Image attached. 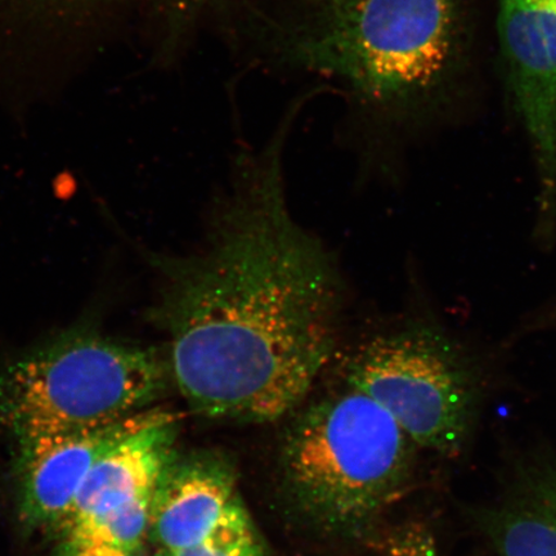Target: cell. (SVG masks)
<instances>
[{
    "instance_id": "cell-18",
    "label": "cell",
    "mask_w": 556,
    "mask_h": 556,
    "mask_svg": "<svg viewBox=\"0 0 556 556\" xmlns=\"http://www.w3.org/2000/svg\"><path fill=\"white\" fill-rule=\"evenodd\" d=\"M155 556H169L168 554H166L165 552H162V553H159L157 555Z\"/></svg>"
},
{
    "instance_id": "cell-15",
    "label": "cell",
    "mask_w": 556,
    "mask_h": 556,
    "mask_svg": "<svg viewBox=\"0 0 556 556\" xmlns=\"http://www.w3.org/2000/svg\"><path fill=\"white\" fill-rule=\"evenodd\" d=\"M58 556H143L142 552L127 553L117 548L97 544V542L62 538Z\"/></svg>"
},
{
    "instance_id": "cell-13",
    "label": "cell",
    "mask_w": 556,
    "mask_h": 556,
    "mask_svg": "<svg viewBox=\"0 0 556 556\" xmlns=\"http://www.w3.org/2000/svg\"><path fill=\"white\" fill-rule=\"evenodd\" d=\"M166 554L169 556H264L263 546L249 518L222 528L203 544Z\"/></svg>"
},
{
    "instance_id": "cell-2",
    "label": "cell",
    "mask_w": 556,
    "mask_h": 556,
    "mask_svg": "<svg viewBox=\"0 0 556 556\" xmlns=\"http://www.w3.org/2000/svg\"><path fill=\"white\" fill-rule=\"evenodd\" d=\"M262 25L277 62L338 81L379 127L432 113L469 58V0H299Z\"/></svg>"
},
{
    "instance_id": "cell-17",
    "label": "cell",
    "mask_w": 556,
    "mask_h": 556,
    "mask_svg": "<svg viewBox=\"0 0 556 556\" xmlns=\"http://www.w3.org/2000/svg\"><path fill=\"white\" fill-rule=\"evenodd\" d=\"M526 2H530V0H498V5L517 4V3H526Z\"/></svg>"
},
{
    "instance_id": "cell-10",
    "label": "cell",
    "mask_w": 556,
    "mask_h": 556,
    "mask_svg": "<svg viewBox=\"0 0 556 556\" xmlns=\"http://www.w3.org/2000/svg\"><path fill=\"white\" fill-rule=\"evenodd\" d=\"M478 521L497 556H556V465H527Z\"/></svg>"
},
{
    "instance_id": "cell-14",
    "label": "cell",
    "mask_w": 556,
    "mask_h": 556,
    "mask_svg": "<svg viewBox=\"0 0 556 556\" xmlns=\"http://www.w3.org/2000/svg\"><path fill=\"white\" fill-rule=\"evenodd\" d=\"M380 546L387 556H440L433 534L417 523L395 528L381 540Z\"/></svg>"
},
{
    "instance_id": "cell-16",
    "label": "cell",
    "mask_w": 556,
    "mask_h": 556,
    "mask_svg": "<svg viewBox=\"0 0 556 556\" xmlns=\"http://www.w3.org/2000/svg\"><path fill=\"white\" fill-rule=\"evenodd\" d=\"M542 311V319L547 330H556V299H553L551 303Z\"/></svg>"
},
{
    "instance_id": "cell-5",
    "label": "cell",
    "mask_w": 556,
    "mask_h": 556,
    "mask_svg": "<svg viewBox=\"0 0 556 556\" xmlns=\"http://www.w3.org/2000/svg\"><path fill=\"white\" fill-rule=\"evenodd\" d=\"M485 358L435 317L408 319L361 345L348 382L417 446L460 455L483 399Z\"/></svg>"
},
{
    "instance_id": "cell-3",
    "label": "cell",
    "mask_w": 556,
    "mask_h": 556,
    "mask_svg": "<svg viewBox=\"0 0 556 556\" xmlns=\"http://www.w3.org/2000/svg\"><path fill=\"white\" fill-rule=\"evenodd\" d=\"M173 381L168 352L79 324L0 370V424L17 443L106 426L142 412Z\"/></svg>"
},
{
    "instance_id": "cell-7",
    "label": "cell",
    "mask_w": 556,
    "mask_h": 556,
    "mask_svg": "<svg viewBox=\"0 0 556 556\" xmlns=\"http://www.w3.org/2000/svg\"><path fill=\"white\" fill-rule=\"evenodd\" d=\"M139 413L106 426L18 442V514L24 526L64 527L89 471L136 426Z\"/></svg>"
},
{
    "instance_id": "cell-9",
    "label": "cell",
    "mask_w": 556,
    "mask_h": 556,
    "mask_svg": "<svg viewBox=\"0 0 556 556\" xmlns=\"http://www.w3.org/2000/svg\"><path fill=\"white\" fill-rule=\"evenodd\" d=\"M177 426V416L164 409L139 413L136 426L89 471L62 533L116 506L154 495L173 460Z\"/></svg>"
},
{
    "instance_id": "cell-1",
    "label": "cell",
    "mask_w": 556,
    "mask_h": 556,
    "mask_svg": "<svg viewBox=\"0 0 556 556\" xmlns=\"http://www.w3.org/2000/svg\"><path fill=\"white\" fill-rule=\"evenodd\" d=\"M293 116L262 150L239 157L194 252L146 255L160 277L148 319L169 339L179 392L208 419H281L307 397L338 344L342 275L294 218L285 187Z\"/></svg>"
},
{
    "instance_id": "cell-8",
    "label": "cell",
    "mask_w": 556,
    "mask_h": 556,
    "mask_svg": "<svg viewBox=\"0 0 556 556\" xmlns=\"http://www.w3.org/2000/svg\"><path fill=\"white\" fill-rule=\"evenodd\" d=\"M247 518L227 464L206 456L172 460L152 498L150 536L162 552H178Z\"/></svg>"
},
{
    "instance_id": "cell-6",
    "label": "cell",
    "mask_w": 556,
    "mask_h": 556,
    "mask_svg": "<svg viewBox=\"0 0 556 556\" xmlns=\"http://www.w3.org/2000/svg\"><path fill=\"white\" fill-rule=\"evenodd\" d=\"M497 35L539 179L538 235L556 233V0L498 5Z\"/></svg>"
},
{
    "instance_id": "cell-4",
    "label": "cell",
    "mask_w": 556,
    "mask_h": 556,
    "mask_svg": "<svg viewBox=\"0 0 556 556\" xmlns=\"http://www.w3.org/2000/svg\"><path fill=\"white\" fill-rule=\"evenodd\" d=\"M414 446L384 408L351 387L298 417L285 446V475L313 519L352 530L402 495Z\"/></svg>"
},
{
    "instance_id": "cell-11",
    "label": "cell",
    "mask_w": 556,
    "mask_h": 556,
    "mask_svg": "<svg viewBox=\"0 0 556 556\" xmlns=\"http://www.w3.org/2000/svg\"><path fill=\"white\" fill-rule=\"evenodd\" d=\"M152 496L125 503L70 527L62 538L97 542L127 553L142 552L144 539L150 536Z\"/></svg>"
},
{
    "instance_id": "cell-12",
    "label": "cell",
    "mask_w": 556,
    "mask_h": 556,
    "mask_svg": "<svg viewBox=\"0 0 556 556\" xmlns=\"http://www.w3.org/2000/svg\"><path fill=\"white\" fill-rule=\"evenodd\" d=\"M163 21L164 53L176 51L219 0H151Z\"/></svg>"
}]
</instances>
